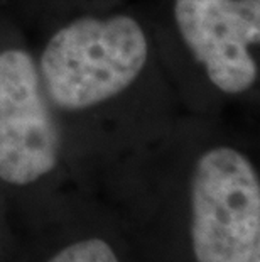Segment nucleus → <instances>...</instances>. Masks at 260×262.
<instances>
[{"instance_id": "nucleus-6", "label": "nucleus", "mask_w": 260, "mask_h": 262, "mask_svg": "<svg viewBox=\"0 0 260 262\" xmlns=\"http://www.w3.org/2000/svg\"><path fill=\"white\" fill-rule=\"evenodd\" d=\"M252 262H260V254L258 255H255V257H253V260Z\"/></svg>"}, {"instance_id": "nucleus-4", "label": "nucleus", "mask_w": 260, "mask_h": 262, "mask_svg": "<svg viewBox=\"0 0 260 262\" xmlns=\"http://www.w3.org/2000/svg\"><path fill=\"white\" fill-rule=\"evenodd\" d=\"M182 41L225 93H243L257 80L250 53L260 37V0H176Z\"/></svg>"}, {"instance_id": "nucleus-2", "label": "nucleus", "mask_w": 260, "mask_h": 262, "mask_svg": "<svg viewBox=\"0 0 260 262\" xmlns=\"http://www.w3.org/2000/svg\"><path fill=\"white\" fill-rule=\"evenodd\" d=\"M191 202L198 262H252L260 254V185L239 150L217 147L201 156Z\"/></svg>"}, {"instance_id": "nucleus-5", "label": "nucleus", "mask_w": 260, "mask_h": 262, "mask_svg": "<svg viewBox=\"0 0 260 262\" xmlns=\"http://www.w3.org/2000/svg\"><path fill=\"white\" fill-rule=\"evenodd\" d=\"M49 262H119V259L107 242L88 238L68 245Z\"/></svg>"}, {"instance_id": "nucleus-1", "label": "nucleus", "mask_w": 260, "mask_h": 262, "mask_svg": "<svg viewBox=\"0 0 260 262\" xmlns=\"http://www.w3.org/2000/svg\"><path fill=\"white\" fill-rule=\"evenodd\" d=\"M147 54V37L129 15L78 19L44 48L39 66L44 92L61 108L93 107L129 88Z\"/></svg>"}, {"instance_id": "nucleus-3", "label": "nucleus", "mask_w": 260, "mask_h": 262, "mask_svg": "<svg viewBox=\"0 0 260 262\" xmlns=\"http://www.w3.org/2000/svg\"><path fill=\"white\" fill-rule=\"evenodd\" d=\"M58 152V125L34 59L20 49L0 53V178L34 183L56 166Z\"/></svg>"}]
</instances>
